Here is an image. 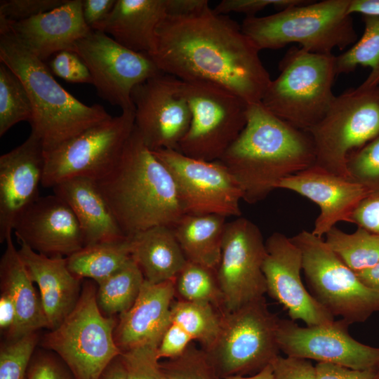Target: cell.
Wrapping results in <instances>:
<instances>
[{"mask_svg":"<svg viewBox=\"0 0 379 379\" xmlns=\"http://www.w3.org/2000/svg\"><path fill=\"white\" fill-rule=\"evenodd\" d=\"M259 52L241 25L207 6L191 14L166 16L156 31L150 57L163 73L213 83L257 103L272 80Z\"/></svg>","mask_w":379,"mask_h":379,"instance_id":"obj_1","label":"cell"},{"mask_svg":"<svg viewBox=\"0 0 379 379\" xmlns=\"http://www.w3.org/2000/svg\"><path fill=\"white\" fill-rule=\"evenodd\" d=\"M219 161L238 182L243 200L253 204L283 179L313 166L315 152L307 131L257 102L248 104L244 128Z\"/></svg>","mask_w":379,"mask_h":379,"instance_id":"obj_2","label":"cell"},{"mask_svg":"<svg viewBox=\"0 0 379 379\" xmlns=\"http://www.w3.org/2000/svg\"><path fill=\"white\" fill-rule=\"evenodd\" d=\"M97 182L126 237L154 226L172 227L186 214L173 176L135 126L117 164Z\"/></svg>","mask_w":379,"mask_h":379,"instance_id":"obj_3","label":"cell"},{"mask_svg":"<svg viewBox=\"0 0 379 379\" xmlns=\"http://www.w3.org/2000/svg\"><path fill=\"white\" fill-rule=\"evenodd\" d=\"M0 62L27 91L33 107L31 133L41 140L44 152L112 117L102 106L87 105L67 91L44 61L4 30H0Z\"/></svg>","mask_w":379,"mask_h":379,"instance_id":"obj_4","label":"cell"},{"mask_svg":"<svg viewBox=\"0 0 379 379\" xmlns=\"http://www.w3.org/2000/svg\"><path fill=\"white\" fill-rule=\"evenodd\" d=\"M350 0L310 1L263 17H246L243 32L260 51L278 49L296 43L314 53L332 54L343 50L358 39Z\"/></svg>","mask_w":379,"mask_h":379,"instance_id":"obj_5","label":"cell"},{"mask_svg":"<svg viewBox=\"0 0 379 379\" xmlns=\"http://www.w3.org/2000/svg\"><path fill=\"white\" fill-rule=\"evenodd\" d=\"M335 56L293 46L279 62L280 73L271 80L262 105L295 128L307 131L320 121L335 98Z\"/></svg>","mask_w":379,"mask_h":379,"instance_id":"obj_6","label":"cell"},{"mask_svg":"<svg viewBox=\"0 0 379 379\" xmlns=\"http://www.w3.org/2000/svg\"><path fill=\"white\" fill-rule=\"evenodd\" d=\"M96 290L86 281L74 309L41 343L60 357L74 379H99L122 353L114 339L116 321L102 314Z\"/></svg>","mask_w":379,"mask_h":379,"instance_id":"obj_7","label":"cell"},{"mask_svg":"<svg viewBox=\"0 0 379 379\" xmlns=\"http://www.w3.org/2000/svg\"><path fill=\"white\" fill-rule=\"evenodd\" d=\"M305 131L314 147V166L351 180L348 157L379 135V86L335 96L323 119Z\"/></svg>","mask_w":379,"mask_h":379,"instance_id":"obj_8","label":"cell"},{"mask_svg":"<svg viewBox=\"0 0 379 379\" xmlns=\"http://www.w3.org/2000/svg\"><path fill=\"white\" fill-rule=\"evenodd\" d=\"M291 239L302 253V270L310 293L334 317L351 325L379 312V290L364 284L325 240L306 230Z\"/></svg>","mask_w":379,"mask_h":379,"instance_id":"obj_9","label":"cell"},{"mask_svg":"<svg viewBox=\"0 0 379 379\" xmlns=\"http://www.w3.org/2000/svg\"><path fill=\"white\" fill-rule=\"evenodd\" d=\"M279 319L268 309L265 297L222 312L218 337L205 350L219 378L252 375L270 364L280 352Z\"/></svg>","mask_w":379,"mask_h":379,"instance_id":"obj_10","label":"cell"},{"mask_svg":"<svg viewBox=\"0 0 379 379\" xmlns=\"http://www.w3.org/2000/svg\"><path fill=\"white\" fill-rule=\"evenodd\" d=\"M181 91L191 122L178 151L197 159L220 160L244 128L249 103L207 81L181 80Z\"/></svg>","mask_w":379,"mask_h":379,"instance_id":"obj_11","label":"cell"},{"mask_svg":"<svg viewBox=\"0 0 379 379\" xmlns=\"http://www.w3.org/2000/svg\"><path fill=\"white\" fill-rule=\"evenodd\" d=\"M134 126V110L122 111L45 152L41 185L53 188L78 177L102 179L117 164Z\"/></svg>","mask_w":379,"mask_h":379,"instance_id":"obj_12","label":"cell"},{"mask_svg":"<svg viewBox=\"0 0 379 379\" xmlns=\"http://www.w3.org/2000/svg\"><path fill=\"white\" fill-rule=\"evenodd\" d=\"M74 51L88 67L98 95L122 111L135 110L133 88L163 73L147 54L130 50L107 34L93 30L78 41Z\"/></svg>","mask_w":379,"mask_h":379,"instance_id":"obj_13","label":"cell"},{"mask_svg":"<svg viewBox=\"0 0 379 379\" xmlns=\"http://www.w3.org/2000/svg\"><path fill=\"white\" fill-rule=\"evenodd\" d=\"M265 241L259 227L239 216L226 223L216 276L223 312H232L264 297Z\"/></svg>","mask_w":379,"mask_h":379,"instance_id":"obj_14","label":"cell"},{"mask_svg":"<svg viewBox=\"0 0 379 379\" xmlns=\"http://www.w3.org/2000/svg\"><path fill=\"white\" fill-rule=\"evenodd\" d=\"M152 152L173 176L186 214L241 216V189L219 160L197 159L175 149Z\"/></svg>","mask_w":379,"mask_h":379,"instance_id":"obj_15","label":"cell"},{"mask_svg":"<svg viewBox=\"0 0 379 379\" xmlns=\"http://www.w3.org/2000/svg\"><path fill=\"white\" fill-rule=\"evenodd\" d=\"M135 128L152 151L178 150L191 122L181 80L161 73L136 86L131 93Z\"/></svg>","mask_w":379,"mask_h":379,"instance_id":"obj_16","label":"cell"},{"mask_svg":"<svg viewBox=\"0 0 379 379\" xmlns=\"http://www.w3.org/2000/svg\"><path fill=\"white\" fill-rule=\"evenodd\" d=\"M350 324L340 319L331 324L301 327L279 319L277 343L286 356L331 363L356 370L379 368V347L363 344L349 333Z\"/></svg>","mask_w":379,"mask_h":379,"instance_id":"obj_17","label":"cell"},{"mask_svg":"<svg viewBox=\"0 0 379 379\" xmlns=\"http://www.w3.org/2000/svg\"><path fill=\"white\" fill-rule=\"evenodd\" d=\"M265 248L262 272L267 293L283 305L291 319L301 320L307 326L334 321L335 317L304 286L300 275L302 253L291 238L274 232L266 239Z\"/></svg>","mask_w":379,"mask_h":379,"instance_id":"obj_18","label":"cell"},{"mask_svg":"<svg viewBox=\"0 0 379 379\" xmlns=\"http://www.w3.org/2000/svg\"><path fill=\"white\" fill-rule=\"evenodd\" d=\"M13 232L18 243L49 257L67 258L85 246L76 215L54 193L31 204L17 220Z\"/></svg>","mask_w":379,"mask_h":379,"instance_id":"obj_19","label":"cell"},{"mask_svg":"<svg viewBox=\"0 0 379 379\" xmlns=\"http://www.w3.org/2000/svg\"><path fill=\"white\" fill-rule=\"evenodd\" d=\"M45 152L34 133L0 157V242L11 237L22 213L40 196Z\"/></svg>","mask_w":379,"mask_h":379,"instance_id":"obj_20","label":"cell"},{"mask_svg":"<svg viewBox=\"0 0 379 379\" xmlns=\"http://www.w3.org/2000/svg\"><path fill=\"white\" fill-rule=\"evenodd\" d=\"M0 30L7 31L42 61L62 51H74L78 41L92 29L84 21L82 0H66L60 6L19 21L0 18Z\"/></svg>","mask_w":379,"mask_h":379,"instance_id":"obj_21","label":"cell"},{"mask_svg":"<svg viewBox=\"0 0 379 379\" xmlns=\"http://www.w3.org/2000/svg\"><path fill=\"white\" fill-rule=\"evenodd\" d=\"M277 189L293 191L318 205L320 213L312 232L321 238L338 222L352 223L356 207L373 193L359 183L314 166L283 179Z\"/></svg>","mask_w":379,"mask_h":379,"instance_id":"obj_22","label":"cell"},{"mask_svg":"<svg viewBox=\"0 0 379 379\" xmlns=\"http://www.w3.org/2000/svg\"><path fill=\"white\" fill-rule=\"evenodd\" d=\"M175 279L152 284L145 279L133 306L119 314L114 331L121 352L142 346L159 347L170 324Z\"/></svg>","mask_w":379,"mask_h":379,"instance_id":"obj_23","label":"cell"},{"mask_svg":"<svg viewBox=\"0 0 379 379\" xmlns=\"http://www.w3.org/2000/svg\"><path fill=\"white\" fill-rule=\"evenodd\" d=\"M18 253L29 277L39 287L44 311L51 330L55 328L77 305L81 279L69 270L66 258L39 253L24 243Z\"/></svg>","mask_w":379,"mask_h":379,"instance_id":"obj_24","label":"cell"},{"mask_svg":"<svg viewBox=\"0 0 379 379\" xmlns=\"http://www.w3.org/2000/svg\"><path fill=\"white\" fill-rule=\"evenodd\" d=\"M168 15V0H117L107 18L93 30L150 56L155 49L157 27Z\"/></svg>","mask_w":379,"mask_h":379,"instance_id":"obj_25","label":"cell"},{"mask_svg":"<svg viewBox=\"0 0 379 379\" xmlns=\"http://www.w3.org/2000/svg\"><path fill=\"white\" fill-rule=\"evenodd\" d=\"M53 193L72 208L81 228L85 246L125 238L96 180L84 177L66 180Z\"/></svg>","mask_w":379,"mask_h":379,"instance_id":"obj_26","label":"cell"},{"mask_svg":"<svg viewBox=\"0 0 379 379\" xmlns=\"http://www.w3.org/2000/svg\"><path fill=\"white\" fill-rule=\"evenodd\" d=\"M6 249L0 260L1 291L13 300L16 309V322L8 335L9 340L48 328L40 296L14 246L12 236L6 241Z\"/></svg>","mask_w":379,"mask_h":379,"instance_id":"obj_27","label":"cell"},{"mask_svg":"<svg viewBox=\"0 0 379 379\" xmlns=\"http://www.w3.org/2000/svg\"><path fill=\"white\" fill-rule=\"evenodd\" d=\"M129 237L131 258L150 283L175 279L187 262L171 227L154 226Z\"/></svg>","mask_w":379,"mask_h":379,"instance_id":"obj_28","label":"cell"},{"mask_svg":"<svg viewBox=\"0 0 379 379\" xmlns=\"http://www.w3.org/2000/svg\"><path fill=\"white\" fill-rule=\"evenodd\" d=\"M225 219L217 214H185L172 227L188 261L216 270Z\"/></svg>","mask_w":379,"mask_h":379,"instance_id":"obj_29","label":"cell"},{"mask_svg":"<svg viewBox=\"0 0 379 379\" xmlns=\"http://www.w3.org/2000/svg\"><path fill=\"white\" fill-rule=\"evenodd\" d=\"M131 260V240H119L84 246L66 258L69 271L79 279L100 284L126 265Z\"/></svg>","mask_w":379,"mask_h":379,"instance_id":"obj_30","label":"cell"},{"mask_svg":"<svg viewBox=\"0 0 379 379\" xmlns=\"http://www.w3.org/2000/svg\"><path fill=\"white\" fill-rule=\"evenodd\" d=\"M364 32L346 51L335 56L336 75L355 70L358 66L369 67L371 72L357 87L371 89L379 86V17L362 15Z\"/></svg>","mask_w":379,"mask_h":379,"instance_id":"obj_31","label":"cell"},{"mask_svg":"<svg viewBox=\"0 0 379 379\" xmlns=\"http://www.w3.org/2000/svg\"><path fill=\"white\" fill-rule=\"evenodd\" d=\"M217 310L212 305L179 299L171 305L170 324L192 342L200 343L202 349L207 350L215 341L220 328L222 313Z\"/></svg>","mask_w":379,"mask_h":379,"instance_id":"obj_32","label":"cell"},{"mask_svg":"<svg viewBox=\"0 0 379 379\" xmlns=\"http://www.w3.org/2000/svg\"><path fill=\"white\" fill-rule=\"evenodd\" d=\"M326 244L355 273L379 262V234L359 227L346 233L335 226L326 234Z\"/></svg>","mask_w":379,"mask_h":379,"instance_id":"obj_33","label":"cell"},{"mask_svg":"<svg viewBox=\"0 0 379 379\" xmlns=\"http://www.w3.org/2000/svg\"><path fill=\"white\" fill-rule=\"evenodd\" d=\"M144 276L132 259L98 285L96 299L100 311L109 316L128 310L136 300Z\"/></svg>","mask_w":379,"mask_h":379,"instance_id":"obj_34","label":"cell"},{"mask_svg":"<svg viewBox=\"0 0 379 379\" xmlns=\"http://www.w3.org/2000/svg\"><path fill=\"white\" fill-rule=\"evenodd\" d=\"M33 119V107L21 79L7 66L0 65V136L19 122Z\"/></svg>","mask_w":379,"mask_h":379,"instance_id":"obj_35","label":"cell"},{"mask_svg":"<svg viewBox=\"0 0 379 379\" xmlns=\"http://www.w3.org/2000/svg\"><path fill=\"white\" fill-rule=\"evenodd\" d=\"M175 288L181 300L222 307L215 270L187 260L175 279Z\"/></svg>","mask_w":379,"mask_h":379,"instance_id":"obj_36","label":"cell"},{"mask_svg":"<svg viewBox=\"0 0 379 379\" xmlns=\"http://www.w3.org/2000/svg\"><path fill=\"white\" fill-rule=\"evenodd\" d=\"M167 379H220L207 353L192 343L179 356L161 362Z\"/></svg>","mask_w":379,"mask_h":379,"instance_id":"obj_37","label":"cell"},{"mask_svg":"<svg viewBox=\"0 0 379 379\" xmlns=\"http://www.w3.org/2000/svg\"><path fill=\"white\" fill-rule=\"evenodd\" d=\"M37 343L34 332L4 344L0 350V379H25Z\"/></svg>","mask_w":379,"mask_h":379,"instance_id":"obj_38","label":"cell"},{"mask_svg":"<svg viewBox=\"0 0 379 379\" xmlns=\"http://www.w3.org/2000/svg\"><path fill=\"white\" fill-rule=\"evenodd\" d=\"M347 166L352 181L379 192V135L350 154Z\"/></svg>","mask_w":379,"mask_h":379,"instance_id":"obj_39","label":"cell"},{"mask_svg":"<svg viewBox=\"0 0 379 379\" xmlns=\"http://www.w3.org/2000/svg\"><path fill=\"white\" fill-rule=\"evenodd\" d=\"M120 358L128 379H165L158 348L142 346L123 352Z\"/></svg>","mask_w":379,"mask_h":379,"instance_id":"obj_40","label":"cell"},{"mask_svg":"<svg viewBox=\"0 0 379 379\" xmlns=\"http://www.w3.org/2000/svg\"><path fill=\"white\" fill-rule=\"evenodd\" d=\"M49 68L53 74L67 82L92 84L88 67L75 51H62L55 54Z\"/></svg>","mask_w":379,"mask_h":379,"instance_id":"obj_41","label":"cell"},{"mask_svg":"<svg viewBox=\"0 0 379 379\" xmlns=\"http://www.w3.org/2000/svg\"><path fill=\"white\" fill-rule=\"evenodd\" d=\"M66 0H1L0 18L9 20H26L50 11Z\"/></svg>","mask_w":379,"mask_h":379,"instance_id":"obj_42","label":"cell"},{"mask_svg":"<svg viewBox=\"0 0 379 379\" xmlns=\"http://www.w3.org/2000/svg\"><path fill=\"white\" fill-rule=\"evenodd\" d=\"M310 1L304 0H223L213 8V11L220 15H227L230 13L235 12L246 14V17H253L255 16L258 12L270 6L281 11Z\"/></svg>","mask_w":379,"mask_h":379,"instance_id":"obj_43","label":"cell"},{"mask_svg":"<svg viewBox=\"0 0 379 379\" xmlns=\"http://www.w3.org/2000/svg\"><path fill=\"white\" fill-rule=\"evenodd\" d=\"M270 364L274 379H317L315 366L309 359L279 354Z\"/></svg>","mask_w":379,"mask_h":379,"instance_id":"obj_44","label":"cell"},{"mask_svg":"<svg viewBox=\"0 0 379 379\" xmlns=\"http://www.w3.org/2000/svg\"><path fill=\"white\" fill-rule=\"evenodd\" d=\"M352 223L379 234V192L371 193L358 204L352 213Z\"/></svg>","mask_w":379,"mask_h":379,"instance_id":"obj_45","label":"cell"},{"mask_svg":"<svg viewBox=\"0 0 379 379\" xmlns=\"http://www.w3.org/2000/svg\"><path fill=\"white\" fill-rule=\"evenodd\" d=\"M27 379H74L59 361L49 355H41L29 366Z\"/></svg>","mask_w":379,"mask_h":379,"instance_id":"obj_46","label":"cell"},{"mask_svg":"<svg viewBox=\"0 0 379 379\" xmlns=\"http://www.w3.org/2000/svg\"><path fill=\"white\" fill-rule=\"evenodd\" d=\"M315 368L317 379H375L379 368L356 370L326 362H318Z\"/></svg>","mask_w":379,"mask_h":379,"instance_id":"obj_47","label":"cell"},{"mask_svg":"<svg viewBox=\"0 0 379 379\" xmlns=\"http://www.w3.org/2000/svg\"><path fill=\"white\" fill-rule=\"evenodd\" d=\"M117 0H82L85 22L92 29L104 21L113 9Z\"/></svg>","mask_w":379,"mask_h":379,"instance_id":"obj_48","label":"cell"},{"mask_svg":"<svg viewBox=\"0 0 379 379\" xmlns=\"http://www.w3.org/2000/svg\"><path fill=\"white\" fill-rule=\"evenodd\" d=\"M16 309L11 298L1 291L0 295V328L6 331L8 335L15 326L16 322Z\"/></svg>","mask_w":379,"mask_h":379,"instance_id":"obj_49","label":"cell"},{"mask_svg":"<svg viewBox=\"0 0 379 379\" xmlns=\"http://www.w3.org/2000/svg\"><path fill=\"white\" fill-rule=\"evenodd\" d=\"M208 6L206 0H168V15H185Z\"/></svg>","mask_w":379,"mask_h":379,"instance_id":"obj_50","label":"cell"},{"mask_svg":"<svg viewBox=\"0 0 379 379\" xmlns=\"http://www.w3.org/2000/svg\"><path fill=\"white\" fill-rule=\"evenodd\" d=\"M349 13L379 17V0H350Z\"/></svg>","mask_w":379,"mask_h":379,"instance_id":"obj_51","label":"cell"},{"mask_svg":"<svg viewBox=\"0 0 379 379\" xmlns=\"http://www.w3.org/2000/svg\"><path fill=\"white\" fill-rule=\"evenodd\" d=\"M99 379H128L120 356L109 364Z\"/></svg>","mask_w":379,"mask_h":379,"instance_id":"obj_52","label":"cell"},{"mask_svg":"<svg viewBox=\"0 0 379 379\" xmlns=\"http://www.w3.org/2000/svg\"><path fill=\"white\" fill-rule=\"evenodd\" d=\"M356 274L364 284L379 290V262L374 267L357 272Z\"/></svg>","mask_w":379,"mask_h":379,"instance_id":"obj_53","label":"cell"},{"mask_svg":"<svg viewBox=\"0 0 379 379\" xmlns=\"http://www.w3.org/2000/svg\"><path fill=\"white\" fill-rule=\"evenodd\" d=\"M220 379H274L273 369L272 365L269 364L262 370L252 375H231Z\"/></svg>","mask_w":379,"mask_h":379,"instance_id":"obj_54","label":"cell"},{"mask_svg":"<svg viewBox=\"0 0 379 379\" xmlns=\"http://www.w3.org/2000/svg\"><path fill=\"white\" fill-rule=\"evenodd\" d=\"M375 379H379V368H378V372H377V374H376Z\"/></svg>","mask_w":379,"mask_h":379,"instance_id":"obj_55","label":"cell"}]
</instances>
